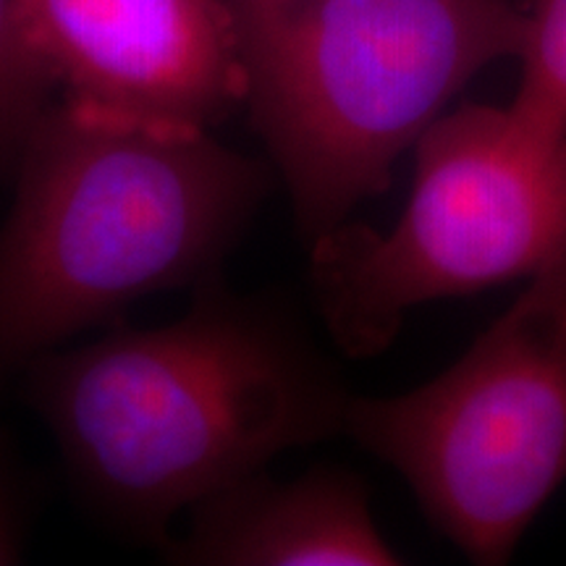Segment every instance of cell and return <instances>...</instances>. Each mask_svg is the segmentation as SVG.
Instances as JSON below:
<instances>
[{
  "mask_svg": "<svg viewBox=\"0 0 566 566\" xmlns=\"http://www.w3.org/2000/svg\"><path fill=\"white\" fill-rule=\"evenodd\" d=\"M21 378L87 514L158 551L181 512L344 433L352 399L292 304L223 275L176 321L59 346Z\"/></svg>",
  "mask_w": 566,
  "mask_h": 566,
  "instance_id": "1",
  "label": "cell"
},
{
  "mask_svg": "<svg viewBox=\"0 0 566 566\" xmlns=\"http://www.w3.org/2000/svg\"><path fill=\"white\" fill-rule=\"evenodd\" d=\"M11 179L0 226V388L134 302L223 275L279 176L210 129L59 97Z\"/></svg>",
  "mask_w": 566,
  "mask_h": 566,
  "instance_id": "2",
  "label": "cell"
},
{
  "mask_svg": "<svg viewBox=\"0 0 566 566\" xmlns=\"http://www.w3.org/2000/svg\"><path fill=\"white\" fill-rule=\"evenodd\" d=\"M244 105L307 247L384 195L467 84L525 40L522 0H231Z\"/></svg>",
  "mask_w": 566,
  "mask_h": 566,
  "instance_id": "3",
  "label": "cell"
},
{
  "mask_svg": "<svg viewBox=\"0 0 566 566\" xmlns=\"http://www.w3.org/2000/svg\"><path fill=\"white\" fill-rule=\"evenodd\" d=\"M412 153L391 231L346 221L310 244L315 307L349 357L391 346L420 304L530 281L566 258V134L512 103H470Z\"/></svg>",
  "mask_w": 566,
  "mask_h": 566,
  "instance_id": "4",
  "label": "cell"
},
{
  "mask_svg": "<svg viewBox=\"0 0 566 566\" xmlns=\"http://www.w3.org/2000/svg\"><path fill=\"white\" fill-rule=\"evenodd\" d=\"M344 433L405 478L472 564L509 562L566 483V258L433 380L352 394Z\"/></svg>",
  "mask_w": 566,
  "mask_h": 566,
  "instance_id": "5",
  "label": "cell"
},
{
  "mask_svg": "<svg viewBox=\"0 0 566 566\" xmlns=\"http://www.w3.org/2000/svg\"><path fill=\"white\" fill-rule=\"evenodd\" d=\"M59 97L212 129L244 103L231 0H21Z\"/></svg>",
  "mask_w": 566,
  "mask_h": 566,
  "instance_id": "6",
  "label": "cell"
},
{
  "mask_svg": "<svg viewBox=\"0 0 566 566\" xmlns=\"http://www.w3.org/2000/svg\"><path fill=\"white\" fill-rule=\"evenodd\" d=\"M176 566H394L370 491L352 470L321 464L279 480L268 470L189 509L187 530L160 548Z\"/></svg>",
  "mask_w": 566,
  "mask_h": 566,
  "instance_id": "7",
  "label": "cell"
},
{
  "mask_svg": "<svg viewBox=\"0 0 566 566\" xmlns=\"http://www.w3.org/2000/svg\"><path fill=\"white\" fill-rule=\"evenodd\" d=\"M55 95L59 90L34 48L24 6L0 0V179L13 174Z\"/></svg>",
  "mask_w": 566,
  "mask_h": 566,
  "instance_id": "8",
  "label": "cell"
},
{
  "mask_svg": "<svg viewBox=\"0 0 566 566\" xmlns=\"http://www.w3.org/2000/svg\"><path fill=\"white\" fill-rule=\"evenodd\" d=\"M522 74L512 105L566 134V0H527Z\"/></svg>",
  "mask_w": 566,
  "mask_h": 566,
  "instance_id": "9",
  "label": "cell"
}]
</instances>
